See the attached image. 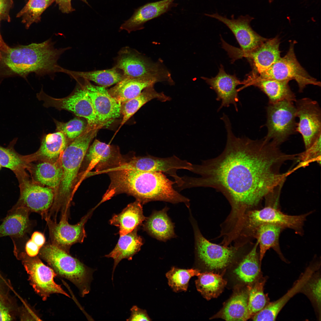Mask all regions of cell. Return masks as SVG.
I'll return each instance as SVG.
<instances>
[{"label": "cell", "mask_w": 321, "mask_h": 321, "mask_svg": "<svg viewBox=\"0 0 321 321\" xmlns=\"http://www.w3.org/2000/svg\"><path fill=\"white\" fill-rule=\"evenodd\" d=\"M224 122L227 134L224 150L217 157L193 164L191 171L200 177H189L187 184L190 188L209 187L221 192L231 206L227 219L235 222L248 211L257 209L266 195L284 184L292 172L281 173L280 168L293 156L264 138L237 137L230 120Z\"/></svg>", "instance_id": "obj_1"}, {"label": "cell", "mask_w": 321, "mask_h": 321, "mask_svg": "<svg viewBox=\"0 0 321 321\" xmlns=\"http://www.w3.org/2000/svg\"><path fill=\"white\" fill-rule=\"evenodd\" d=\"M99 129L87 125L80 136L68 143L63 152L61 157L62 177L48 211L51 217L56 219L60 212L61 218H68L71 202L78 187L81 165L90 144Z\"/></svg>", "instance_id": "obj_2"}, {"label": "cell", "mask_w": 321, "mask_h": 321, "mask_svg": "<svg viewBox=\"0 0 321 321\" xmlns=\"http://www.w3.org/2000/svg\"><path fill=\"white\" fill-rule=\"evenodd\" d=\"M175 184L161 172L125 169L119 176L118 186L121 193L134 196L142 204L158 201L184 203L189 207V199L174 189Z\"/></svg>", "instance_id": "obj_3"}, {"label": "cell", "mask_w": 321, "mask_h": 321, "mask_svg": "<svg viewBox=\"0 0 321 321\" xmlns=\"http://www.w3.org/2000/svg\"><path fill=\"white\" fill-rule=\"evenodd\" d=\"M51 39L40 43H32L10 48L2 55V61L13 73L24 78L30 73L38 76L52 75L60 72L57 64L60 57L69 47L57 48Z\"/></svg>", "instance_id": "obj_4"}, {"label": "cell", "mask_w": 321, "mask_h": 321, "mask_svg": "<svg viewBox=\"0 0 321 321\" xmlns=\"http://www.w3.org/2000/svg\"><path fill=\"white\" fill-rule=\"evenodd\" d=\"M38 256L47 262L57 276L68 280L75 285L81 297L89 293L95 269L86 266L50 242L44 244Z\"/></svg>", "instance_id": "obj_5"}, {"label": "cell", "mask_w": 321, "mask_h": 321, "mask_svg": "<svg viewBox=\"0 0 321 321\" xmlns=\"http://www.w3.org/2000/svg\"><path fill=\"white\" fill-rule=\"evenodd\" d=\"M312 211L299 215H292L284 213L279 208L265 206L261 209L250 210L244 215L237 228V236L250 239L253 238L256 229L261 225L269 224L283 229L289 228L297 234L303 235V227L307 216Z\"/></svg>", "instance_id": "obj_6"}, {"label": "cell", "mask_w": 321, "mask_h": 321, "mask_svg": "<svg viewBox=\"0 0 321 321\" xmlns=\"http://www.w3.org/2000/svg\"><path fill=\"white\" fill-rule=\"evenodd\" d=\"M293 102L284 100L269 104L266 109V139L279 146L296 132V109Z\"/></svg>", "instance_id": "obj_7"}, {"label": "cell", "mask_w": 321, "mask_h": 321, "mask_svg": "<svg viewBox=\"0 0 321 321\" xmlns=\"http://www.w3.org/2000/svg\"><path fill=\"white\" fill-rule=\"evenodd\" d=\"M114 67L121 70L124 77H160L166 79L171 85L174 84L171 73L162 61L153 62L128 47L119 51Z\"/></svg>", "instance_id": "obj_8"}, {"label": "cell", "mask_w": 321, "mask_h": 321, "mask_svg": "<svg viewBox=\"0 0 321 321\" xmlns=\"http://www.w3.org/2000/svg\"><path fill=\"white\" fill-rule=\"evenodd\" d=\"M14 254L17 259L22 262L28 275L30 285L43 300H46L50 295L54 293L61 294L70 297L61 286L54 281V278L57 276L54 270L45 265L38 255L30 257L21 250Z\"/></svg>", "instance_id": "obj_9"}, {"label": "cell", "mask_w": 321, "mask_h": 321, "mask_svg": "<svg viewBox=\"0 0 321 321\" xmlns=\"http://www.w3.org/2000/svg\"><path fill=\"white\" fill-rule=\"evenodd\" d=\"M77 86L70 95L64 98L51 97L46 94L43 88L37 94V97L43 102L46 107L68 111L85 119L89 126L102 127L98 124L92 101L82 83L79 82Z\"/></svg>", "instance_id": "obj_10"}, {"label": "cell", "mask_w": 321, "mask_h": 321, "mask_svg": "<svg viewBox=\"0 0 321 321\" xmlns=\"http://www.w3.org/2000/svg\"><path fill=\"white\" fill-rule=\"evenodd\" d=\"M294 44L291 43L288 51L284 57H281L265 71L257 74L262 78L279 81L289 82L295 80L300 92L308 85L320 86V82L310 75L298 61L294 52Z\"/></svg>", "instance_id": "obj_11"}, {"label": "cell", "mask_w": 321, "mask_h": 321, "mask_svg": "<svg viewBox=\"0 0 321 321\" xmlns=\"http://www.w3.org/2000/svg\"><path fill=\"white\" fill-rule=\"evenodd\" d=\"M125 160L118 147L106 144L98 140H95L89 146L83 162V169L80 170L78 183L86 177L89 171L94 169L93 174L103 173L105 171L120 165Z\"/></svg>", "instance_id": "obj_12"}, {"label": "cell", "mask_w": 321, "mask_h": 321, "mask_svg": "<svg viewBox=\"0 0 321 321\" xmlns=\"http://www.w3.org/2000/svg\"><path fill=\"white\" fill-rule=\"evenodd\" d=\"M192 165L187 160L181 159L174 155L162 158L148 155L126 159L119 167L141 171L166 173L174 179L176 187L178 188L182 185L183 181L181 177L177 175V170L184 169L190 171Z\"/></svg>", "instance_id": "obj_13"}, {"label": "cell", "mask_w": 321, "mask_h": 321, "mask_svg": "<svg viewBox=\"0 0 321 321\" xmlns=\"http://www.w3.org/2000/svg\"><path fill=\"white\" fill-rule=\"evenodd\" d=\"M195 241V248L199 260L211 270L224 269L232 262L240 246H225L212 243L202 234L192 219Z\"/></svg>", "instance_id": "obj_14"}, {"label": "cell", "mask_w": 321, "mask_h": 321, "mask_svg": "<svg viewBox=\"0 0 321 321\" xmlns=\"http://www.w3.org/2000/svg\"><path fill=\"white\" fill-rule=\"evenodd\" d=\"M20 196L15 207H22L40 214L44 219L53 202L54 191L33 180L29 175L18 181Z\"/></svg>", "instance_id": "obj_15"}, {"label": "cell", "mask_w": 321, "mask_h": 321, "mask_svg": "<svg viewBox=\"0 0 321 321\" xmlns=\"http://www.w3.org/2000/svg\"><path fill=\"white\" fill-rule=\"evenodd\" d=\"M295 106L297 123L296 132L303 138L305 148H309L321 136V110L316 101L304 97L296 100Z\"/></svg>", "instance_id": "obj_16"}, {"label": "cell", "mask_w": 321, "mask_h": 321, "mask_svg": "<svg viewBox=\"0 0 321 321\" xmlns=\"http://www.w3.org/2000/svg\"><path fill=\"white\" fill-rule=\"evenodd\" d=\"M280 44L279 39L277 36L268 39L251 51H243L228 44L224 49L233 60L243 57L247 58L252 67V71L259 75L268 70L280 58Z\"/></svg>", "instance_id": "obj_17"}, {"label": "cell", "mask_w": 321, "mask_h": 321, "mask_svg": "<svg viewBox=\"0 0 321 321\" xmlns=\"http://www.w3.org/2000/svg\"><path fill=\"white\" fill-rule=\"evenodd\" d=\"M96 208L92 209L74 225L69 224L67 219H60L57 223L47 217L44 218L48 228L50 242L69 253L73 245L83 242L86 237L85 224Z\"/></svg>", "instance_id": "obj_18"}, {"label": "cell", "mask_w": 321, "mask_h": 321, "mask_svg": "<svg viewBox=\"0 0 321 321\" xmlns=\"http://www.w3.org/2000/svg\"><path fill=\"white\" fill-rule=\"evenodd\" d=\"M83 79L82 83L91 100L99 124L102 127L107 126L120 116L121 103L105 87L95 86Z\"/></svg>", "instance_id": "obj_19"}, {"label": "cell", "mask_w": 321, "mask_h": 321, "mask_svg": "<svg viewBox=\"0 0 321 321\" xmlns=\"http://www.w3.org/2000/svg\"><path fill=\"white\" fill-rule=\"evenodd\" d=\"M205 15L225 24L234 35L242 51L254 50L268 39L262 37L252 29L250 23L254 18L248 15L240 16L236 19L234 18L233 15L231 19L217 13Z\"/></svg>", "instance_id": "obj_20"}, {"label": "cell", "mask_w": 321, "mask_h": 321, "mask_svg": "<svg viewBox=\"0 0 321 321\" xmlns=\"http://www.w3.org/2000/svg\"><path fill=\"white\" fill-rule=\"evenodd\" d=\"M288 82L262 78L252 71L242 81L243 86L237 91L238 92L248 86H253L259 88L267 96L269 104L284 100L295 102L297 100L295 95L291 89Z\"/></svg>", "instance_id": "obj_21"}, {"label": "cell", "mask_w": 321, "mask_h": 321, "mask_svg": "<svg viewBox=\"0 0 321 321\" xmlns=\"http://www.w3.org/2000/svg\"><path fill=\"white\" fill-rule=\"evenodd\" d=\"M201 78L209 85L217 94V100L221 101L219 111L223 107H228L233 104L237 111L238 108L237 103L239 101L238 92L237 86L243 84L235 74L230 75L225 71L224 67L220 65L219 72L214 77L210 78L202 77Z\"/></svg>", "instance_id": "obj_22"}, {"label": "cell", "mask_w": 321, "mask_h": 321, "mask_svg": "<svg viewBox=\"0 0 321 321\" xmlns=\"http://www.w3.org/2000/svg\"><path fill=\"white\" fill-rule=\"evenodd\" d=\"M175 0H162L147 3L135 9L131 17L124 21L120 27L128 33L142 29L146 22L157 18L169 11L177 4Z\"/></svg>", "instance_id": "obj_23"}, {"label": "cell", "mask_w": 321, "mask_h": 321, "mask_svg": "<svg viewBox=\"0 0 321 321\" xmlns=\"http://www.w3.org/2000/svg\"><path fill=\"white\" fill-rule=\"evenodd\" d=\"M163 81L168 82L166 79L160 77H124L108 91L117 101L122 103L137 96L146 88Z\"/></svg>", "instance_id": "obj_24"}, {"label": "cell", "mask_w": 321, "mask_h": 321, "mask_svg": "<svg viewBox=\"0 0 321 321\" xmlns=\"http://www.w3.org/2000/svg\"><path fill=\"white\" fill-rule=\"evenodd\" d=\"M61 157L55 161H37L30 163L27 171L29 172L31 179L42 185L52 188L55 193L62 177Z\"/></svg>", "instance_id": "obj_25"}, {"label": "cell", "mask_w": 321, "mask_h": 321, "mask_svg": "<svg viewBox=\"0 0 321 321\" xmlns=\"http://www.w3.org/2000/svg\"><path fill=\"white\" fill-rule=\"evenodd\" d=\"M248 291L237 287L221 310L210 319L221 318L226 321H245L250 319L248 311Z\"/></svg>", "instance_id": "obj_26"}, {"label": "cell", "mask_w": 321, "mask_h": 321, "mask_svg": "<svg viewBox=\"0 0 321 321\" xmlns=\"http://www.w3.org/2000/svg\"><path fill=\"white\" fill-rule=\"evenodd\" d=\"M30 212L25 207L13 206L0 225V238L9 236L21 238L26 235L32 226L29 218Z\"/></svg>", "instance_id": "obj_27"}, {"label": "cell", "mask_w": 321, "mask_h": 321, "mask_svg": "<svg viewBox=\"0 0 321 321\" xmlns=\"http://www.w3.org/2000/svg\"><path fill=\"white\" fill-rule=\"evenodd\" d=\"M69 143L61 131L49 133L44 136L39 148L30 154L31 162L37 161H55L60 158Z\"/></svg>", "instance_id": "obj_28"}, {"label": "cell", "mask_w": 321, "mask_h": 321, "mask_svg": "<svg viewBox=\"0 0 321 321\" xmlns=\"http://www.w3.org/2000/svg\"><path fill=\"white\" fill-rule=\"evenodd\" d=\"M142 204L136 200L110 220L111 224L119 228L120 235H125L137 228L145 221L146 218L143 214Z\"/></svg>", "instance_id": "obj_29"}, {"label": "cell", "mask_w": 321, "mask_h": 321, "mask_svg": "<svg viewBox=\"0 0 321 321\" xmlns=\"http://www.w3.org/2000/svg\"><path fill=\"white\" fill-rule=\"evenodd\" d=\"M137 228L125 235H120L114 248L105 256L106 257L112 258L114 260L112 281L115 270L120 261L124 259L131 260L133 256L140 250L143 245L142 239L137 234Z\"/></svg>", "instance_id": "obj_30"}, {"label": "cell", "mask_w": 321, "mask_h": 321, "mask_svg": "<svg viewBox=\"0 0 321 321\" xmlns=\"http://www.w3.org/2000/svg\"><path fill=\"white\" fill-rule=\"evenodd\" d=\"M168 209L166 207L161 210L153 211L143 224L144 231L156 239L163 241L175 236L174 224L167 213Z\"/></svg>", "instance_id": "obj_31"}, {"label": "cell", "mask_w": 321, "mask_h": 321, "mask_svg": "<svg viewBox=\"0 0 321 321\" xmlns=\"http://www.w3.org/2000/svg\"><path fill=\"white\" fill-rule=\"evenodd\" d=\"M17 139L14 138L6 147L0 145V165L11 170L19 181L29 175L27 169L31 162L29 155H21L15 150Z\"/></svg>", "instance_id": "obj_32"}, {"label": "cell", "mask_w": 321, "mask_h": 321, "mask_svg": "<svg viewBox=\"0 0 321 321\" xmlns=\"http://www.w3.org/2000/svg\"><path fill=\"white\" fill-rule=\"evenodd\" d=\"M283 229L278 226L269 224L260 225L255 230L253 238L257 239L259 246V259L260 264L267 251L270 248L273 249L281 258L286 262L281 251L279 237Z\"/></svg>", "instance_id": "obj_33"}, {"label": "cell", "mask_w": 321, "mask_h": 321, "mask_svg": "<svg viewBox=\"0 0 321 321\" xmlns=\"http://www.w3.org/2000/svg\"><path fill=\"white\" fill-rule=\"evenodd\" d=\"M310 276L306 271L293 287L282 297L275 301L269 302L262 309L251 318L253 321H275L282 308L289 299L301 288Z\"/></svg>", "instance_id": "obj_34"}, {"label": "cell", "mask_w": 321, "mask_h": 321, "mask_svg": "<svg viewBox=\"0 0 321 321\" xmlns=\"http://www.w3.org/2000/svg\"><path fill=\"white\" fill-rule=\"evenodd\" d=\"M258 245L257 241L234 271L238 279L247 285L253 283L261 275V265L257 252Z\"/></svg>", "instance_id": "obj_35"}, {"label": "cell", "mask_w": 321, "mask_h": 321, "mask_svg": "<svg viewBox=\"0 0 321 321\" xmlns=\"http://www.w3.org/2000/svg\"><path fill=\"white\" fill-rule=\"evenodd\" d=\"M156 99L162 102L169 101L171 98L163 92H158L153 86L144 89L137 96L121 103V114L123 116L122 126L142 106L150 101Z\"/></svg>", "instance_id": "obj_36"}, {"label": "cell", "mask_w": 321, "mask_h": 321, "mask_svg": "<svg viewBox=\"0 0 321 321\" xmlns=\"http://www.w3.org/2000/svg\"><path fill=\"white\" fill-rule=\"evenodd\" d=\"M61 72L75 79L81 78L94 81L105 88L117 83L124 77L122 71L114 67L108 70L88 72L72 71L62 67Z\"/></svg>", "instance_id": "obj_37"}, {"label": "cell", "mask_w": 321, "mask_h": 321, "mask_svg": "<svg viewBox=\"0 0 321 321\" xmlns=\"http://www.w3.org/2000/svg\"><path fill=\"white\" fill-rule=\"evenodd\" d=\"M225 270L221 274L213 272L200 273L195 281L197 290L207 300L216 298L223 292L227 281L223 278Z\"/></svg>", "instance_id": "obj_38"}, {"label": "cell", "mask_w": 321, "mask_h": 321, "mask_svg": "<svg viewBox=\"0 0 321 321\" xmlns=\"http://www.w3.org/2000/svg\"><path fill=\"white\" fill-rule=\"evenodd\" d=\"M267 278L262 274L253 283L247 286L248 291V311L250 318L262 309L270 302L264 293Z\"/></svg>", "instance_id": "obj_39"}, {"label": "cell", "mask_w": 321, "mask_h": 321, "mask_svg": "<svg viewBox=\"0 0 321 321\" xmlns=\"http://www.w3.org/2000/svg\"><path fill=\"white\" fill-rule=\"evenodd\" d=\"M55 0H29L24 7L18 12L17 18H22V22L28 29L33 23L40 21L43 12Z\"/></svg>", "instance_id": "obj_40"}, {"label": "cell", "mask_w": 321, "mask_h": 321, "mask_svg": "<svg viewBox=\"0 0 321 321\" xmlns=\"http://www.w3.org/2000/svg\"><path fill=\"white\" fill-rule=\"evenodd\" d=\"M197 269H184L172 267L166 274L169 285L174 291H186L190 278L200 273Z\"/></svg>", "instance_id": "obj_41"}, {"label": "cell", "mask_w": 321, "mask_h": 321, "mask_svg": "<svg viewBox=\"0 0 321 321\" xmlns=\"http://www.w3.org/2000/svg\"><path fill=\"white\" fill-rule=\"evenodd\" d=\"M300 292L306 295L314 304L317 312L320 315L321 278L318 272L313 273L301 288Z\"/></svg>", "instance_id": "obj_42"}, {"label": "cell", "mask_w": 321, "mask_h": 321, "mask_svg": "<svg viewBox=\"0 0 321 321\" xmlns=\"http://www.w3.org/2000/svg\"><path fill=\"white\" fill-rule=\"evenodd\" d=\"M57 131L62 132L69 141L70 142L80 136L85 130L87 124L83 120L75 118L67 122H59L54 119Z\"/></svg>", "instance_id": "obj_43"}, {"label": "cell", "mask_w": 321, "mask_h": 321, "mask_svg": "<svg viewBox=\"0 0 321 321\" xmlns=\"http://www.w3.org/2000/svg\"><path fill=\"white\" fill-rule=\"evenodd\" d=\"M19 308L11 296H0V321L15 320L19 316Z\"/></svg>", "instance_id": "obj_44"}, {"label": "cell", "mask_w": 321, "mask_h": 321, "mask_svg": "<svg viewBox=\"0 0 321 321\" xmlns=\"http://www.w3.org/2000/svg\"><path fill=\"white\" fill-rule=\"evenodd\" d=\"M298 159L301 161L299 165L301 167L306 166L313 162L320 163L321 136L309 148L299 154Z\"/></svg>", "instance_id": "obj_45"}, {"label": "cell", "mask_w": 321, "mask_h": 321, "mask_svg": "<svg viewBox=\"0 0 321 321\" xmlns=\"http://www.w3.org/2000/svg\"><path fill=\"white\" fill-rule=\"evenodd\" d=\"M130 317L126 320L129 321H150L151 320L146 311L139 308L136 306H133L130 309Z\"/></svg>", "instance_id": "obj_46"}, {"label": "cell", "mask_w": 321, "mask_h": 321, "mask_svg": "<svg viewBox=\"0 0 321 321\" xmlns=\"http://www.w3.org/2000/svg\"><path fill=\"white\" fill-rule=\"evenodd\" d=\"M13 0H0V20L10 21V11L13 5Z\"/></svg>", "instance_id": "obj_47"}, {"label": "cell", "mask_w": 321, "mask_h": 321, "mask_svg": "<svg viewBox=\"0 0 321 321\" xmlns=\"http://www.w3.org/2000/svg\"><path fill=\"white\" fill-rule=\"evenodd\" d=\"M12 287L10 281L0 272V296L4 297L11 296L10 295Z\"/></svg>", "instance_id": "obj_48"}, {"label": "cell", "mask_w": 321, "mask_h": 321, "mask_svg": "<svg viewBox=\"0 0 321 321\" xmlns=\"http://www.w3.org/2000/svg\"><path fill=\"white\" fill-rule=\"evenodd\" d=\"M40 248L31 239L26 243L24 251L29 257L38 255Z\"/></svg>", "instance_id": "obj_49"}, {"label": "cell", "mask_w": 321, "mask_h": 321, "mask_svg": "<svg viewBox=\"0 0 321 321\" xmlns=\"http://www.w3.org/2000/svg\"><path fill=\"white\" fill-rule=\"evenodd\" d=\"M59 10L63 13H68L74 10L71 6V0H55Z\"/></svg>", "instance_id": "obj_50"}, {"label": "cell", "mask_w": 321, "mask_h": 321, "mask_svg": "<svg viewBox=\"0 0 321 321\" xmlns=\"http://www.w3.org/2000/svg\"><path fill=\"white\" fill-rule=\"evenodd\" d=\"M31 239L41 248L45 244V238L44 234L38 231H35L32 234Z\"/></svg>", "instance_id": "obj_51"}, {"label": "cell", "mask_w": 321, "mask_h": 321, "mask_svg": "<svg viewBox=\"0 0 321 321\" xmlns=\"http://www.w3.org/2000/svg\"><path fill=\"white\" fill-rule=\"evenodd\" d=\"M10 49L4 41L0 33V61L2 60V55L8 53Z\"/></svg>", "instance_id": "obj_52"}, {"label": "cell", "mask_w": 321, "mask_h": 321, "mask_svg": "<svg viewBox=\"0 0 321 321\" xmlns=\"http://www.w3.org/2000/svg\"><path fill=\"white\" fill-rule=\"evenodd\" d=\"M81 0L82 1H83L84 2V3H86V4H87L88 5H89V4H88V2L86 1V0Z\"/></svg>", "instance_id": "obj_53"}, {"label": "cell", "mask_w": 321, "mask_h": 321, "mask_svg": "<svg viewBox=\"0 0 321 321\" xmlns=\"http://www.w3.org/2000/svg\"><path fill=\"white\" fill-rule=\"evenodd\" d=\"M273 0H268L269 3H271L273 1Z\"/></svg>", "instance_id": "obj_54"}, {"label": "cell", "mask_w": 321, "mask_h": 321, "mask_svg": "<svg viewBox=\"0 0 321 321\" xmlns=\"http://www.w3.org/2000/svg\"><path fill=\"white\" fill-rule=\"evenodd\" d=\"M1 165H0V169H1Z\"/></svg>", "instance_id": "obj_55"}]
</instances>
